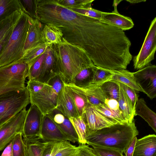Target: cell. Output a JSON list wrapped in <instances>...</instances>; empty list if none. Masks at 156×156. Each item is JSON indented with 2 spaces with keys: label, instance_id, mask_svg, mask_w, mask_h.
<instances>
[{
  "label": "cell",
  "instance_id": "cell-26",
  "mask_svg": "<svg viewBox=\"0 0 156 156\" xmlns=\"http://www.w3.org/2000/svg\"><path fill=\"white\" fill-rule=\"evenodd\" d=\"M93 107L101 114L118 123L123 124L128 122L119 108L116 110H112L108 108L105 104Z\"/></svg>",
  "mask_w": 156,
  "mask_h": 156
},
{
  "label": "cell",
  "instance_id": "cell-31",
  "mask_svg": "<svg viewBox=\"0 0 156 156\" xmlns=\"http://www.w3.org/2000/svg\"><path fill=\"white\" fill-rule=\"evenodd\" d=\"M22 12L21 9L15 12L12 15L0 22V41L16 23Z\"/></svg>",
  "mask_w": 156,
  "mask_h": 156
},
{
  "label": "cell",
  "instance_id": "cell-8",
  "mask_svg": "<svg viewBox=\"0 0 156 156\" xmlns=\"http://www.w3.org/2000/svg\"><path fill=\"white\" fill-rule=\"evenodd\" d=\"M27 110L25 108L0 127V151L18 133L22 134Z\"/></svg>",
  "mask_w": 156,
  "mask_h": 156
},
{
  "label": "cell",
  "instance_id": "cell-29",
  "mask_svg": "<svg viewBox=\"0 0 156 156\" xmlns=\"http://www.w3.org/2000/svg\"><path fill=\"white\" fill-rule=\"evenodd\" d=\"M50 45L45 43L40 44L31 49L23 56L22 60L28 65L29 69Z\"/></svg>",
  "mask_w": 156,
  "mask_h": 156
},
{
  "label": "cell",
  "instance_id": "cell-28",
  "mask_svg": "<svg viewBox=\"0 0 156 156\" xmlns=\"http://www.w3.org/2000/svg\"><path fill=\"white\" fill-rule=\"evenodd\" d=\"M21 9L19 0H0V22Z\"/></svg>",
  "mask_w": 156,
  "mask_h": 156
},
{
  "label": "cell",
  "instance_id": "cell-21",
  "mask_svg": "<svg viewBox=\"0 0 156 156\" xmlns=\"http://www.w3.org/2000/svg\"><path fill=\"white\" fill-rule=\"evenodd\" d=\"M135 115L141 117L156 133V114L148 107L144 99L140 98L136 102Z\"/></svg>",
  "mask_w": 156,
  "mask_h": 156
},
{
  "label": "cell",
  "instance_id": "cell-27",
  "mask_svg": "<svg viewBox=\"0 0 156 156\" xmlns=\"http://www.w3.org/2000/svg\"><path fill=\"white\" fill-rule=\"evenodd\" d=\"M96 66L88 68L81 71L75 76L70 83L80 87L90 84L93 79Z\"/></svg>",
  "mask_w": 156,
  "mask_h": 156
},
{
  "label": "cell",
  "instance_id": "cell-11",
  "mask_svg": "<svg viewBox=\"0 0 156 156\" xmlns=\"http://www.w3.org/2000/svg\"><path fill=\"white\" fill-rule=\"evenodd\" d=\"M58 75V59L53 44L49 46L45 52L41 73L35 80L46 84Z\"/></svg>",
  "mask_w": 156,
  "mask_h": 156
},
{
  "label": "cell",
  "instance_id": "cell-3",
  "mask_svg": "<svg viewBox=\"0 0 156 156\" xmlns=\"http://www.w3.org/2000/svg\"><path fill=\"white\" fill-rule=\"evenodd\" d=\"M32 20L22 11L0 55V67L22 59L25 41Z\"/></svg>",
  "mask_w": 156,
  "mask_h": 156
},
{
  "label": "cell",
  "instance_id": "cell-48",
  "mask_svg": "<svg viewBox=\"0 0 156 156\" xmlns=\"http://www.w3.org/2000/svg\"><path fill=\"white\" fill-rule=\"evenodd\" d=\"M25 156H34L32 155H31L30 154H28L27 153H25Z\"/></svg>",
  "mask_w": 156,
  "mask_h": 156
},
{
  "label": "cell",
  "instance_id": "cell-7",
  "mask_svg": "<svg viewBox=\"0 0 156 156\" xmlns=\"http://www.w3.org/2000/svg\"><path fill=\"white\" fill-rule=\"evenodd\" d=\"M156 50V17L151 22L143 45L138 55L133 57L135 69H141L149 65L154 59Z\"/></svg>",
  "mask_w": 156,
  "mask_h": 156
},
{
  "label": "cell",
  "instance_id": "cell-30",
  "mask_svg": "<svg viewBox=\"0 0 156 156\" xmlns=\"http://www.w3.org/2000/svg\"><path fill=\"white\" fill-rule=\"evenodd\" d=\"M99 87L106 98L113 99L118 101L120 91L119 82L109 80L102 83Z\"/></svg>",
  "mask_w": 156,
  "mask_h": 156
},
{
  "label": "cell",
  "instance_id": "cell-22",
  "mask_svg": "<svg viewBox=\"0 0 156 156\" xmlns=\"http://www.w3.org/2000/svg\"><path fill=\"white\" fill-rule=\"evenodd\" d=\"M80 88L85 95L89 104L91 105L96 106L105 104L106 98L99 86L90 84Z\"/></svg>",
  "mask_w": 156,
  "mask_h": 156
},
{
  "label": "cell",
  "instance_id": "cell-5",
  "mask_svg": "<svg viewBox=\"0 0 156 156\" xmlns=\"http://www.w3.org/2000/svg\"><path fill=\"white\" fill-rule=\"evenodd\" d=\"M64 83L58 75L50 80L38 92L29 94L30 103L36 106L44 115L56 108L58 94Z\"/></svg>",
  "mask_w": 156,
  "mask_h": 156
},
{
  "label": "cell",
  "instance_id": "cell-10",
  "mask_svg": "<svg viewBox=\"0 0 156 156\" xmlns=\"http://www.w3.org/2000/svg\"><path fill=\"white\" fill-rule=\"evenodd\" d=\"M44 115L35 105L31 104L27 110L22 136L24 138L40 137L41 125Z\"/></svg>",
  "mask_w": 156,
  "mask_h": 156
},
{
  "label": "cell",
  "instance_id": "cell-9",
  "mask_svg": "<svg viewBox=\"0 0 156 156\" xmlns=\"http://www.w3.org/2000/svg\"><path fill=\"white\" fill-rule=\"evenodd\" d=\"M133 73L136 82L151 99L156 97V66L150 64Z\"/></svg>",
  "mask_w": 156,
  "mask_h": 156
},
{
  "label": "cell",
  "instance_id": "cell-44",
  "mask_svg": "<svg viewBox=\"0 0 156 156\" xmlns=\"http://www.w3.org/2000/svg\"><path fill=\"white\" fill-rule=\"evenodd\" d=\"M137 139L136 136L134 137L132 142L127 149L125 154V156H132L136 143Z\"/></svg>",
  "mask_w": 156,
  "mask_h": 156
},
{
  "label": "cell",
  "instance_id": "cell-2",
  "mask_svg": "<svg viewBox=\"0 0 156 156\" xmlns=\"http://www.w3.org/2000/svg\"><path fill=\"white\" fill-rule=\"evenodd\" d=\"M53 45L57 57L58 75L65 84L71 83L83 70L95 66L84 49L63 37L60 43Z\"/></svg>",
  "mask_w": 156,
  "mask_h": 156
},
{
  "label": "cell",
  "instance_id": "cell-46",
  "mask_svg": "<svg viewBox=\"0 0 156 156\" xmlns=\"http://www.w3.org/2000/svg\"><path fill=\"white\" fill-rule=\"evenodd\" d=\"M12 146L11 141L4 150L1 156H12Z\"/></svg>",
  "mask_w": 156,
  "mask_h": 156
},
{
  "label": "cell",
  "instance_id": "cell-38",
  "mask_svg": "<svg viewBox=\"0 0 156 156\" xmlns=\"http://www.w3.org/2000/svg\"><path fill=\"white\" fill-rule=\"evenodd\" d=\"M69 9L75 12L99 20L101 19L102 16V12L94 9L92 7Z\"/></svg>",
  "mask_w": 156,
  "mask_h": 156
},
{
  "label": "cell",
  "instance_id": "cell-34",
  "mask_svg": "<svg viewBox=\"0 0 156 156\" xmlns=\"http://www.w3.org/2000/svg\"><path fill=\"white\" fill-rule=\"evenodd\" d=\"M61 5L68 9H79L91 7L94 0H57Z\"/></svg>",
  "mask_w": 156,
  "mask_h": 156
},
{
  "label": "cell",
  "instance_id": "cell-15",
  "mask_svg": "<svg viewBox=\"0 0 156 156\" xmlns=\"http://www.w3.org/2000/svg\"><path fill=\"white\" fill-rule=\"evenodd\" d=\"M99 20L123 31L130 29L134 26L131 18L120 14L117 9H114L111 12H102V17Z\"/></svg>",
  "mask_w": 156,
  "mask_h": 156
},
{
  "label": "cell",
  "instance_id": "cell-14",
  "mask_svg": "<svg viewBox=\"0 0 156 156\" xmlns=\"http://www.w3.org/2000/svg\"><path fill=\"white\" fill-rule=\"evenodd\" d=\"M40 137L48 141H68L66 136L47 115H44L43 117Z\"/></svg>",
  "mask_w": 156,
  "mask_h": 156
},
{
  "label": "cell",
  "instance_id": "cell-40",
  "mask_svg": "<svg viewBox=\"0 0 156 156\" xmlns=\"http://www.w3.org/2000/svg\"><path fill=\"white\" fill-rule=\"evenodd\" d=\"M92 147L100 156H124L123 153L115 150L98 147Z\"/></svg>",
  "mask_w": 156,
  "mask_h": 156
},
{
  "label": "cell",
  "instance_id": "cell-41",
  "mask_svg": "<svg viewBox=\"0 0 156 156\" xmlns=\"http://www.w3.org/2000/svg\"><path fill=\"white\" fill-rule=\"evenodd\" d=\"M27 84L26 87L29 94L35 93L38 92L45 84L35 80H29Z\"/></svg>",
  "mask_w": 156,
  "mask_h": 156
},
{
  "label": "cell",
  "instance_id": "cell-18",
  "mask_svg": "<svg viewBox=\"0 0 156 156\" xmlns=\"http://www.w3.org/2000/svg\"><path fill=\"white\" fill-rule=\"evenodd\" d=\"M56 108L69 119L79 116L64 84L58 94Z\"/></svg>",
  "mask_w": 156,
  "mask_h": 156
},
{
  "label": "cell",
  "instance_id": "cell-32",
  "mask_svg": "<svg viewBox=\"0 0 156 156\" xmlns=\"http://www.w3.org/2000/svg\"><path fill=\"white\" fill-rule=\"evenodd\" d=\"M23 12L34 19H38L37 11L39 0H19Z\"/></svg>",
  "mask_w": 156,
  "mask_h": 156
},
{
  "label": "cell",
  "instance_id": "cell-1",
  "mask_svg": "<svg viewBox=\"0 0 156 156\" xmlns=\"http://www.w3.org/2000/svg\"><path fill=\"white\" fill-rule=\"evenodd\" d=\"M138 134L134 121L131 123H117L97 130H88L86 144L92 147L110 149L125 154Z\"/></svg>",
  "mask_w": 156,
  "mask_h": 156
},
{
  "label": "cell",
  "instance_id": "cell-47",
  "mask_svg": "<svg viewBox=\"0 0 156 156\" xmlns=\"http://www.w3.org/2000/svg\"><path fill=\"white\" fill-rule=\"evenodd\" d=\"M126 1L129 2L130 3L135 4L137 3L140 2H145L146 0H126Z\"/></svg>",
  "mask_w": 156,
  "mask_h": 156
},
{
  "label": "cell",
  "instance_id": "cell-12",
  "mask_svg": "<svg viewBox=\"0 0 156 156\" xmlns=\"http://www.w3.org/2000/svg\"><path fill=\"white\" fill-rule=\"evenodd\" d=\"M82 115L90 131L98 130L118 123L101 114L90 105L85 109Z\"/></svg>",
  "mask_w": 156,
  "mask_h": 156
},
{
  "label": "cell",
  "instance_id": "cell-36",
  "mask_svg": "<svg viewBox=\"0 0 156 156\" xmlns=\"http://www.w3.org/2000/svg\"><path fill=\"white\" fill-rule=\"evenodd\" d=\"M12 141V156H25L22 133H20L17 134Z\"/></svg>",
  "mask_w": 156,
  "mask_h": 156
},
{
  "label": "cell",
  "instance_id": "cell-43",
  "mask_svg": "<svg viewBox=\"0 0 156 156\" xmlns=\"http://www.w3.org/2000/svg\"><path fill=\"white\" fill-rule=\"evenodd\" d=\"M105 104L108 108L112 110H116L119 108L118 101L115 99L106 98Z\"/></svg>",
  "mask_w": 156,
  "mask_h": 156
},
{
  "label": "cell",
  "instance_id": "cell-45",
  "mask_svg": "<svg viewBox=\"0 0 156 156\" xmlns=\"http://www.w3.org/2000/svg\"><path fill=\"white\" fill-rule=\"evenodd\" d=\"M13 27L8 31L3 38L0 41V55L4 46L10 36L12 32Z\"/></svg>",
  "mask_w": 156,
  "mask_h": 156
},
{
  "label": "cell",
  "instance_id": "cell-19",
  "mask_svg": "<svg viewBox=\"0 0 156 156\" xmlns=\"http://www.w3.org/2000/svg\"><path fill=\"white\" fill-rule=\"evenodd\" d=\"M79 115H83L85 109L90 105L81 89L72 83H64Z\"/></svg>",
  "mask_w": 156,
  "mask_h": 156
},
{
  "label": "cell",
  "instance_id": "cell-23",
  "mask_svg": "<svg viewBox=\"0 0 156 156\" xmlns=\"http://www.w3.org/2000/svg\"><path fill=\"white\" fill-rule=\"evenodd\" d=\"M41 33L44 43L49 45L59 44L63 37L61 30L51 24H44L42 28Z\"/></svg>",
  "mask_w": 156,
  "mask_h": 156
},
{
  "label": "cell",
  "instance_id": "cell-33",
  "mask_svg": "<svg viewBox=\"0 0 156 156\" xmlns=\"http://www.w3.org/2000/svg\"><path fill=\"white\" fill-rule=\"evenodd\" d=\"M112 74L108 69L96 66L93 79L90 83L99 86L102 83L111 80Z\"/></svg>",
  "mask_w": 156,
  "mask_h": 156
},
{
  "label": "cell",
  "instance_id": "cell-13",
  "mask_svg": "<svg viewBox=\"0 0 156 156\" xmlns=\"http://www.w3.org/2000/svg\"><path fill=\"white\" fill-rule=\"evenodd\" d=\"M66 136L68 141L78 143L77 134L69 119L55 108L47 115Z\"/></svg>",
  "mask_w": 156,
  "mask_h": 156
},
{
  "label": "cell",
  "instance_id": "cell-16",
  "mask_svg": "<svg viewBox=\"0 0 156 156\" xmlns=\"http://www.w3.org/2000/svg\"><path fill=\"white\" fill-rule=\"evenodd\" d=\"M42 27V23L38 19H32L24 43L23 56L37 45L44 43L41 33Z\"/></svg>",
  "mask_w": 156,
  "mask_h": 156
},
{
  "label": "cell",
  "instance_id": "cell-39",
  "mask_svg": "<svg viewBox=\"0 0 156 156\" xmlns=\"http://www.w3.org/2000/svg\"><path fill=\"white\" fill-rule=\"evenodd\" d=\"M119 83L120 85L130 100L135 109L136 102L138 99V96L135 90L123 83L120 82Z\"/></svg>",
  "mask_w": 156,
  "mask_h": 156
},
{
  "label": "cell",
  "instance_id": "cell-17",
  "mask_svg": "<svg viewBox=\"0 0 156 156\" xmlns=\"http://www.w3.org/2000/svg\"><path fill=\"white\" fill-rule=\"evenodd\" d=\"M132 156H156V135L149 134L137 139Z\"/></svg>",
  "mask_w": 156,
  "mask_h": 156
},
{
  "label": "cell",
  "instance_id": "cell-24",
  "mask_svg": "<svg viewBox=\"0 0 156 156\" xmlns=\"http://www.w3.org/2000/svg\"><path fill=\"white\" fill-rule=\"evenodd\" d=\"M118 102L119 108L124 115L128 122H132L134 121L135 116V109L130 100L120 85Z\"/></svg>",
  "mask_w": 156,
  "mask_h": 156
},
{
  "label": "cell",
  "instance_id": "cell-6",
  "mask_svg": "<svg viewBox=\"0 0 156 156\" xmlns=\"http://www.w3.org/2000/svg\"><path fill=\"white\" fill-rule=\"evenodd\" d=\"M30 103L29 94L26 87L0 96V127Z\"/></svg>",
  "mask_w": 156,
  "mask_h": 156
},
{
  "label": "cell",
  "instance_id": "cell-25",
  "mask_svg": "<svg viewBox=\"0 0 156 156\" xmlns=\"http://www.w3.org/2000/svg\"><path fill=\"white\" fill-rule=\"evenodd\" d=\"M69 119L77 134L78 143L86 144V137L88 128L83 115Z\"/></svg>",
  "mask_w": 156,
  "mask_h": 156
},
{
  "label": "cell",
  "instance_id": "cell-4",
  "mask_svg": "<svg viewBox=\"0 0 156 156\" xmlns=\"http://www.w3.org/2000/svg\"><path fill=\"white\" fill-rule=\"evenodd\" d=\"M29 67L22 59L0 67V96L26 87Z\"/></svg>",
  "mask_w": 156,
  "mask_h": 156
},
{
  "label": "cell",
  "instance_id": "cell-35",
  "mask_svg": "<svg viewBox=\"0 0 156 156\" xmlns=\"http://www.w3.org/2000/svg\"><path fill=\"white\" fill-rule=\"evenodd\" d=\"M45 52L36 61L29 69L27 76L29 80H36L39 76L41 70Z\"/></svg>",
  "mask_w": 156,
  "mask_h": 156
},
{
  "label": "cell",
  "instance_id": "cell-42",
  "mask_svg": "<svg viewBox=\"0 0 156 156\" xmlns=\"http://www.w3.org/2000/svg\"><path fill=\"white\" fill-rule=\"evenodd\" d=\"M76 148V146L73 145L61 150L55 156H71L75 151Z\"/></svg>",
  "mask_w": 156,
  "mask_h": 156
},
{
  "label": "cell",
  "instance_id": "cell-37",
  "mask_svg": "<svg viewBox=\"0 0 156 156\" xmlns=\"http://www.w3.org/2000/svg\"><path fill=\"white\" fill-rule=\"evenodd\" d=\"M71 156H100L95 150L86 144H79Z\"/></svg>",
  "mask_w": 156,
  "mask_h": 156
},
{
  "label": "cell",
  "instance_id": "cell-20",
  "mask_svg": "<svg viewBox=\"0 0 156 156\" xmlns=\"http://www.w3.org/2000/svg\"><path fill=\"white\" fill-rule=\"evenodd\" d=\"M108 70L112 74L110 80L122 83L135 90L143 92V90L136 83L133 72H130L126 69Z\"/></svg>",
  "mask_w": 156,
  "mask_h": 156
}]
</instances>
